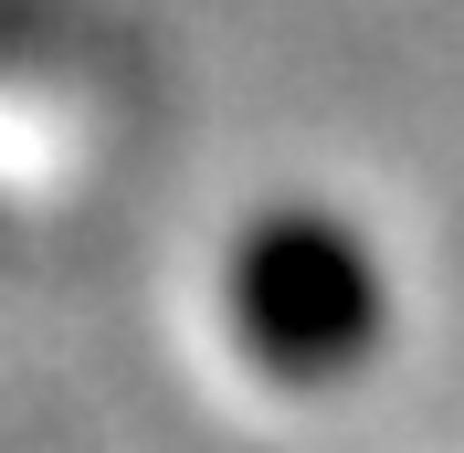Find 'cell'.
<instances>
[{
    "mask_svg": "<svg viewBox=\"0 0 464 453\" xmlns=\"http://www.w3.org/2000/svg\"><path fill=\"white\" fill-rule=\"evenodd\" d=\"M222 327L275 390H338L391 338V275L380 243L327 200H275L243 222L222 264Z\"/></svg>",
    "mask_w": 464,
    "mask_h": 453,
    "instance_id": "cell-1",
    "label": "cell"
}]
</instances>
